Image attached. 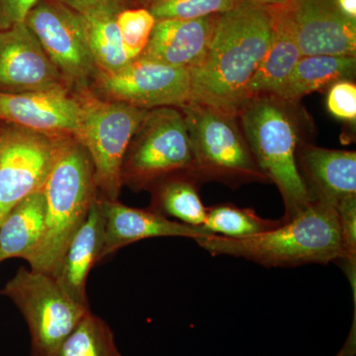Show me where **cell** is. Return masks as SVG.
Segmentation results:
<instances>
[{
    "mask_svg": "<svg viewBox=\"0 0 356 356\" xmlns=\"http://www.w3.org/2000/svg\"><path fill=\"white\" fill-rule=\"evenodd\" d=\"M273 32L270 6L245 0L218 14L205 57L191 70V102L238 115Z\"/></svg>",
    "mask_w": 356,
    "mask_h": 356,
    "instance_id": "6da1fadb",
    "label": "cell"
},
{
    "mask_svg": "<svg viewBox=\"0 0 356 356\" xmlns=\"http://www.w3.org/2000/svg\"><path fill=\"white\" fill-rule=\"evenodd\" d=\"M211 255H231L266 267L330 264L341 257V225L334 206L313 199L292 219L259 235L229 238L212 235L196 238Z\"/></svg>",
    "mask_w": 356,
    "mask_h": 356,
    "instance_id": "7a4b0ae2",
    "label": "cell"
},
{
    "mask_svg": "<svg viewBox=\"0 0 356 356\" xmlns=\"http://www.w3.org/2000/svg\"><path fill=\"white\" fill-rule=\"evenodd\" d=\"M43 193L46 199L43 238L28 264L33 270L54 277L72 236L99 196L92 161L74 136L58 139Z\"/></svg>",
    "mask_w": 356,
    "mask_h": 356,
    "instance_id": "3957f363",
    "label": "cell"
},
{
    "mask_svg": "<svg viewBox=\"0 0 356 356\" xmlns=\"http://www.w3.org/2000/svg\"><path fill=\"white\" fill-rule=\"evenodd\" d=\"M288 104L275 95L257 96L243 103L238 113L255 161L284 201L282 222L292 219L313 200L300 172L298 132Z\"/></svg>",
    "mask_w": 356,
    "mask_h": 356,
    "instance_id": "277c9868",
    "label": "cell"
},
{
    "mask_svg": "<svg viewBox=\"0 0 356 356\" xmlns=\"http://www.w3.org/2000/svg\"><path fill=\"white\" fill-rule=\"evenodd\" d=\"M179 109L191 140L192 175L198 181L222 182L232 187L268 182L243 136L238 115L194 102Z\"/></svg>",
    "mask_w": 356,
    "mask_h": 356,
    "instance_id": "5b68a950",
    "label": "cell"
},
{
    "mask_svg": "<svg viewBox=\"0 0 356 356\" xmlns=\"http://www.w3.org/2000/svg\"><path fill=\"white\" fill-rule=\"evenodd\" d=\"M74 93L81 105L79 128L74 138L90 156L100 197L118 200L123 187L124 159L147 109L103 99L89 88Z\"/></svg>",
    "mask_w": 356,
    "mask_h": 356,
    "instance_id": "8992f818",
    "label": "cell"
},
{
    "mask_svg": "<svg viewBox=\"0 0 356 356\" xmlns=\"http://www.w3.org/2000/svg\"><path fill=\"white\" fill-rule=\"evenodd\" d=\"M193 156L181 110H147L134 135L122 166L123 185L149 191L156 182L178 172L192 173Z\"/></svg>",
    "mask_w": 356,
    "mask_h": 356,
    "instance_id": "52a82bcc",
    "label": "cell"
},
{
    "mask_svg": "<svg viewBox=\"0 0 356 356\" xmlns=\"http://www.w3.org/2000/svg\"><path fill=\"white\" fill-rule=\"evenodd\" d=\"M0 294L22 314L31 337V356H54L90 312L70 298L49 274L21 266Z\"/></svg>",
    "mask_w": 356,
    "mask_h": 356,
    "instance_id": "ba28073f",
    "label": "cell"
},
{
    "mask_svg": "<svg viewBox=\"0 0 356 356\" xmlns=\"http://www.w3.org/2000/svg\"><path fill=\"white\" fill-rule=\"evenodd\" d=\"M72 91L89 88L99 72L83 16L60 0H40L24 21Z\"/></svg>",
    "mask_w": 356,
    "mask_h": 356,
    "instance_id": "9c48e42d",
    "label": "cell"
},
{
    "mask_svg": "<svg viewBox=\"0 0 356 356\" xmlns=\"http://www.w3.org/2000/svg\"><path fill=\"white\" fill-rule=\"evenodd\" d=\"M89 89L103 99L139 108H181L191 102V74L139 57L117 72H98Z\"/></svg>",
    "mask_w": 356,
    "mask_h": 356,
    "instance_id": "30bf717a",
    "label": "cell"
},
{
    "mask_svg": "<svg viewBox=\"0 0 356 356\" xmlns=\"http://www.w3.org/2000/svg\"><path fill=\"white\" fill-rule=\"evenodd\" d=\"M60 138L0 125V225L16 204L43 191Z\"/></svg>",
    "mask_w": 356,
    "mask_h": 356,
    "instance_id": "8fae6325",
    "label": "cell"
},
{
    "mask_svg": "<svg viewBox=\"0 0 356 356\" xmlns=\"http://www.w3.org/2000/svg\"><path fill=\"white\" fill-rule=\"evenodd\" d=\"M57 89L72 90L25 22L1 30L0 92H36Z\"/></svg>",
    "mask_w": 356,
    "mask_h": 356,
    "instance_id": "7c38bea8",
    "label": "cell"
},
{
    "mask_svg": "<svg viewBox=\"0 0 356 356\" xmlns=\"http://www.w3.org/2000/svg\"><path fill=\"white\" fill-rule=\"evenodd\" d=\"M288 6L302 56L356 57V21L334 0H290Z\"/></svg>",
    "mask_w": 356,
    "mask_h": 356,
    "instance_id": "4fadbf2b",
    "label": "cell"
},
{
    "mask_svg": "<svg viewBox=\"0 0 356 356\" xmlns=\"http://www.w3.org/2000/svg\"><path fill=\"white\" fill-rule=\"evenodd\" d=\"M81 105L70 89L0 92V121L54 137L76 136Z\"/></svg>",
    "mask_w": 356,
    "mask_h": 356,
    "instance_id": "5bb4252c",
    "label": "cell"
},
{
    "mask_svg": "<svg viewBox=\"0 0 356 356\" xmlns=\"http://www.w3.org/2000/svg\"><path fill=\"white\" fill-rule=\"evenodd\" d=\"M102 199L105 229L100 261L126 245L147 238L181 236L196 240L213 235L203 227L172 221L154 211L129 207L119 200Z\"/></svg>",
    "mask_w": 356,
    "mask_h": 356,
    "instance_id": "9a60e30c",
    "label": "cell"
},
{
    "mask_svg": "<svg viewBox=\"0 0 356 356\" xmlns=\"http://www.w3.org/2000/svg\"><path fill=\"white\" fill-rule=\"evenodd\" d=\"M217 15L196 19L156 21L140 57L172 67L193 70L209 49Z\"/></svg>",
    "mask_w": 356,
    "mask_h": 356,
    "instance_id": "2e32d148",
    "label": "cell"
},
{
    "mask_svg": "<svg viewBox=\"0 0 356 356\" xmlns=\"http://www.w3.org/2000/svg\"><path fill=\"white\" fill-rule=\"evenodd\" d=\"M302 177L312 199L336 208L356 197V153L306 145L299 152Z\"/></svg>",
    "mask_w": 356,
    "mask_h": 356,
    "instance_id": "e0dca14e",
    "label": "cell"
},
{
    "mask_svg": "<svg viewBox=\"0 0 356 356\" xmlns=\"http://www.w3.org/2000/svg\"><path fill=\"white\" fill-rule=\"evenodd\" d=\"M105 215L102 199L98 196L86 221L72 236L57 273L58 284L76 303L89 307L86 282L89 273L100 261L104 243Z\"/></svg>",
    "mask_w": 356,
    "mask_h": 356,
    "instance_id": "ac0fdd59",
    "label": "cell"
},
{
    "mask_svg": "<svg viewBox=\"0 0 356 356\" xmlns=\"http://www.w3.org/2000/svg\"><path fill=\"white\" fill-rule=\"evenodd\" d=\"M273 32L259 69L248 89V99L273 95L286 81L295 65L303 57L300 51L289 6H270Z\"/></svg>",
    "mask_w": 356,
    "mask_h": 356,
    "instance_id": "d6986e66",
    "label": "cell"
},
{
    "mask_svg": "<svg viewBox=\"0 0 356 356\" xmlns=\"http://www.w3.org/2000/svg\"><path fill=\"white\" fill-rule=\"evenodd\" d=\"M44 222L43 191L16 204L0 225V264L14 257L29 261L43 238Z\"/></svg>",
    "mask_w": 356,
    "mask_h": 356,
    "instance_id": "ffe728a7",
    "label": "cell"
},
{
    "mask_svg": "<svg viewBox=\"0 0 356 356\" xmlns=\"http://www.w3.org/2000/svg\"><path fill=\"white\" fill-rule=\"evenodd\" d=\"M355 70L356 57L303 56L273 95L283 102H297L312 92L329 89L337 81H351Z\"/></svg>",
    "mask_w": 356,
    "mask_h": 356,
    "instance_id": "44dd1931",
    "label": "cell"
},
{
    "mask_svg": "<svg viewBox=\"0 0 356 356\" xmlns=\"http://www.w3.org/2000/svg\"><path fill=\"white\" fill-rule=\"evenodd\" d=\"M198 180L191 172H178L159 180L149 191L153 192L149 210L173 217L191 226L203 227L207 216L199 195Z\"/></svg>",
    "mask_w": 356,
    "mask_h": 356,
    "instance_id": "7402d4cb",
    "label": "cell"
},
{
    "mask_svg": "<svg viewBox=\"0 0 356 356\" xmlns=\"http://www.w3.org/2000/svg\"><path fill=\"white\" fill-rule=\"evenodd\" d=\"M81 14V13H79ZM89 48L99 72H114L130 62L122 43L115 14H81Z\"/></svg>",
    "mask_w": 356,
    "mask_h": 356,
    "instance_id": "603a6c76",
    "label": "cell"
},
{
    "mask_svg": "<svg viewBox=\"0 0 356 356\" xmlns=\"http://www.w3.org/2000/svg\"><path fill=\"white\" fill-rule=\"evenodd\" d=\"M54 356H123L110 325L88 312Z\"/></svg>",
    "mask_w": 356,
    "mask_h": 356,
    "instance_id": "cb8c5ba5",
    "label": "cell"
},
{
    "mask_svg": "<svg viewBox=\"0 0 356 356\" xmlns=\"http://www.w3.org/2000/svg\"><path fill=\"white\" fill-rule=\"evenodd\" d=\"M281 220L264 219L250 208L225 203L208 208L203 228L213 235L245 238L280 226Z\"/></svg>",
    "mask_w": 356,
    "mask_h": 356,
    "instance_id": "d4e9b609",
    "label": "cell"
},
{
    "mask_svg": "<svg viewBox=\"0 0 356 356\" xmlns=\"http://www.w3.org/2000/svg\"><path fill=\"white\" fill-rule=\"evenodd\" d=\"M245 0H142L156 20L196 19L228 13Z\"/></svg>",
    "mask_w": 356,
    "mask_h": 356,
    "instance_id": "484cf974",
    "label": "cell"
},
{
    "mask_svg": "<svg viewBox=\"0 0 356 356\" xmlns=\"http://www.w3.org/2000/svg\"><path fill=\"white\" fill-rule=\"evenodd\" d=\"M116 22L129 60L140 57L156 25V20L153 14L145 7H129L117 14Z\"/></svg>",
    "mask_w": 356,
    "mask_h": 356,
    "instance_id": "4316f807",
    "label": "cell"
},
{
    "mask_svg": "<svg viewBox=\"0 0 356 356\" xmlns=\"http://www.w3.org/2000/svg\"><path fill=\"white\" fill-rule=\"evenodd\" d=\"M341 225V257L346 275L353 288L356 285V197L346 199L337 207Z\"/></svg>",
    "mask_w": 356,
    "mask_h": 356,
    "instance_id": "83f0119b",
    "label": "cell"
},
{
    "mask_svg": "<svg viewBox=\"0 0 356 356\" xmlns=\"http://www.w3.org/2000/svg\"><path fill=\"white\" fill-rule=\"evenodd\" d=\"M330 113L339 120H356V86L351 81H341L332 84L327 96Z\"/></svg>",
    "mask_w": 356,
    "mask_h": 356,
    "instance_id": "f1b7e54d",
    "label": "cell"
},
{
    "mask_svg": "<svg viewBox=\"0 0 356 356\" xmlns=\"http://www.w3.org/2000/svg\"><path fill=\"white\" fill-rule=\"evenodd\" d=\"M40 0H0V31L24 22Z\"/></svg>",
    "mask_w": 356,
    "mask_h": 356,
    "instance_id": "f546056e",
    "label": "cell"
},
{
    "mask_svg": "<svg viewBox=\"0 0 356 356\" xmlns=\"http://www.w3.org/2000/svg\"><path fill=\"white\" fill-rule=\"evenodd\" d=\"M81 14L107 13L117 15L129 8L132 0H60Z\"/></svg>",
    "mask_w": 356,
    "mask_h": 356,
    "instance_id": "4dcf8cb0",
    "label": "cell"
},
{
    "mask_svg": "<svg viewBox=\"0 0 356 356\" xmlns=\"http://www.w3.org/2000/svg\"><path fill=\"white\" fill-rule=\"evenodd\" d=\"M356 353V315L353 318V325L351 327L350 334L346 339L341 350L336 356H355Z\"/></svg>",
    "mask_w": 356,
    "mask_h": 356,
    "instance_id": "1f68e13d",
    "label": "cell"
},
{
    "mask_svg": "<svg viewBox=\"0 0 356 356\" xmlns=\"http://www.w3.org/2000/svg\"><path fill=\"white\" fill-rule=\"evenodd\" d=\"M334 2L346 17L356 21V0H334Z\"/></svg>",
    "mask_w": 356,
    "mask_h": 356,
    "instance_id": "d6a6232c",
    "label": "cell"
},
{
    "mask_svg": "<svg viewBox=\"0 0 356 356\" xmlns=\"http://www.w3.org/2000/svg\"><path fill=\"white\" fill-rule=\"evenodd\" d=\"M252 1L257 2V3L262 4V6H286L289 3L290 0H252Z\"/></svg>",
    "mask_w": 356,
    "mask_h": 356,
    "instance_id": "836d02e7",
    "label": "cell"
}]
</instances>
